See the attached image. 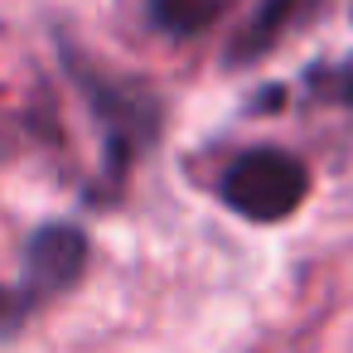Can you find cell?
Here are the masks:
<instances>
[{
    "instance_id": "6da1fadb",
    "label": "cell",
    "mask_w": 353,
    "mask_h": 353,
    "mask_svg": "<svg viewBox=\"0 0 353 353\" xmlns=\"http://www.w3.org/2000/svg\"><path fill=\"white\" fill-rule=\"evenodd\" d=\"M310 194V170L300 155L281 150V145H252L242 155H232V165L223 170V199L228 208H237L252 223H281L290 218Z\"/></svg>"
},
{
    "instance_id": "7a4b0ae2",
    "label": "cell",
    "mask_w": 353,
    "mask_h": 353,
    "mask_svg": "<svg viewBox=\"0 0 353 353\" xmlns=\"http://www.w3.org/2000/svg\"><path fill=\"white\" fill-rule=\"evenodd\" d=\"M78 88L88 92V107L92 117L102 121V136H107V174H126V165L136 160V150H145L155 136H160V107L145 88L136 83H121V78H107L97 68H88L83 59H68Z\"/></svg>"
},
{
    "instance_id": "3957f363",
    "label": "cell",
    "mask_w": 353,
    "mask_h": 353,
    "mask_svg": "<svg viewBox=\"0 0 353 353\" xmlns=\"http://www.w3.org/2000/svg\"><path fill=\"white\" fill-rule=\"evenodd\" d=\"M83 266H88V232L73 228V223H44V228L30 237L20 290L39 305L44 295L68 290V285L83 276Z\"/></svg>"
},
{
    "instance_id": "277c9868",
    "label": "cell",
    "mask_w": 353,
    "mask_h": 353,
    "mask_svg": "<svg viewBox=\"0 0 353 353\" xmlns=\"http://www.w3.org/2000/svg\"><path fill=\"white\" fill-rule=\"evenodd\" d=\"M319 6H324V0H261V6L252 10V20L242 25V34L232 39L228 59H232V63H256V59L271 54L290 30H300L305 20H314Z\"/></svg>"
},
{
    "instance_id": "5b68a950",
    "label": "cell",
    "mask_w": 353,
    "mask_h": 353,
    "mask_svg": "<svg viewBox=\"0 0 353 353\" xmlns=\"http://www.w3.org/2000/svg\"><path fill=\"white\" fill-rule=\"evenodd\" d=\"M228 10V0H150V20L170 39H194L203 34L218 15Z\"/></svg>"
},
{
    "instance_id": "8992f818",
    "label": "cell",
    "mask_w": 353,
    "mask_h": 353,
    "mask_svg": "<svg viewBox=\"0 0 353 353\" xmlns=\"http://www.w3.org/2000/svg\"><path fill=\"white\" fill-rule=\"evenodd\" d=\"M310 83H314L324 97H334V102H353V63H339V68H314V73H310Z\"/></svg>"
},
{
    "instance_id": "52a82bcc",
    "label": "cell",
    "mask_w": 353,
    "mask_h": 353,
    "mask_svg": "<svg viewBox=\"0 0 353 353\" xmlns=\"http://www.w3.org/2000/svg\"><path fill=\"white\" fill-rule=\"evenodd\" d=\"M30 310H34V300H30L20 285H0V334H10Z\"/></svg>"
}]
</instances>
